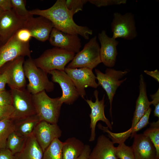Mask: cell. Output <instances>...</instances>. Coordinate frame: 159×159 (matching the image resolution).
Returning a JSON list of instances; mask_svg holds the SVG:
<instances>
[{
	"mask_svg": "<svg viewBox=\"0 0 159 159\" xmlns=\"http://www.w3.org/2000/svg\"><path fill=\"white\" fill-rule=\"evenodd\" d=\"M32 15L44 16L52 23L54 27L64 32L80 35L86 39L93 33L92 30L86 26L77 24L73 15L67 9L65 0H57L51 7L41 10L35 9L29 11Z\"/></svg>",
	"mask_w": 159,
	"mask_h": 159,
	"instance_id": "6da1fadb",
	"label": "cell"
},
{
	"mask_svg": "<svg viewBox=\"0 0 159 159\" xmlns=\"http://www.w3.org/2000/svg\"><path fill=\"white\" fill-rule=\"evenodd\" d=\"M32 99L36 114L40 121L57 124L62 103L59 97L52 98L45 90L32 95Z\"/></svg>",
	"mask_w": 159,
	"mask_h": 159,
	"instance_id": "7a4b0ae2",
	"label": "cell"
},
{
	"mask_svg": "<svg viewBox=\"0 0 159 159\" xmlns=\"http://www.w3.org/2000/svg\"><path fill=\"white\" fill-rule=\"evenodd\" d=\"M75 55L74 53L54 47L45 50L34 61L38 67L48 74L54 70L64 71L65 66Z\"/></svg>",
	"mask_w": 159,
	"mask_h": 159,
	"instance_id": "3957f363",
	"label": "cell"
},
{
	"mask_svg": "<svg viewBox=\"0 0 159 159\" xmlns=\"http://www.w3.org/2000/svg\"><path fill=\"white\" fill-rule=\"evenodd\" d=\"M23 67L29 81L26 90L30 94H35L44 90L47 92L54 90L53 82L49 80L47 74L36 66L31 57L24 61Z\"/></svg>",
	"mask_w": 159,
	"mask_h": 159,
	"instance_id": "277c9868",
	"label": "cell"
},
{
	"mask_svg": "<svg viewBox=\"0 0 159 159\" xmlns=\"http://www.w3.org/2000/svg\"><path fill=\"white\" fill-rule=\"evenodd\" d=\"M100 48L97 37L95 36L85 44L82 50L75 55L66 67L87 68L93 69L101 63Z\"/></svg>",
	"mask_w": 159,
	"mask_h": 159,
	"instance_id": "5b68a950",
	"label": "cell"
},
{
	"mask_svg": "<svg viewBox=\"0 0 159 159\" xmlns=\"http://www.w3.org/2000/svg\"><path fill=\"white\" fill-rule=\"evenodd\" d=\"M96 79L99 85L101 86L106 92L110 104V112L112 118V103L113 97L118 88L127 78L120 80L128 73L127 70L123 71L117 70L113 69L107 68L105 73L99 69H95Z\"/></svg>",
	"mask_w": 159,
	"mask_h": 159,
	"instance_id": "8992f818",
	"label": "cell"
},
{
	"mask_svg": "<svg viewBox=\"0 0 159 159\" xmlns=\"http://www.w3.org/2000/svg\"><path fill=\"white\" fill-rule=\"evenodd\" d=\"M14 111L11 118L14 120L36 114L32 95L26 89L11 88Z\"/></svg>",
	"mask_w": 159,
	"mask_h": 159,
	"instance_id": "52a82bcc",
	"label": "cell"
},
{
	"mask_svg": "<svg viewBox=\"0 0 159 159\" xmlns=\"http://www.w3.org/2000/svg\"><path fill=\"white\" fill-rule=\"evenodd\" d=\"M113 16L111 24L113 38L116 39L120 38L131 40L137 37V32L133 14L127 13L122 14L115 12L113 14Z\"/></svg>",
	"mask_w": 159,
	"mask_h": 159,
	"instance_id": "ba28073f",
	"label": "cell"
},
{
	"mask_svg": "<svg viewBox=\"0 0 159 159\" xmlns=\"http://www.w3.org/2000/svg\"><path fill=\"white\" fill-rule=\"evenodd\" d=\"M31 53L29 43L21 42L15 34L0 45V70L5 64L18 57H31Z\"/></svg>",
	"mask_w": 159,
	"mask_h": 159,
	"instance_id": "9c48e42d",
	"label": "cell"
},
{
	"mask_svg": "<svg viewBox=\"0 0 159 159\" xmlns=\"http://www.w3.org/2000/svg\"><path fill=\"white\" fill-rule=\"evenodd\" d=\"M64 71L73 82L80 96L82 98H84L86 94V88L90 87L96 88L99 86L96 81V77L92 69L66 67Z\"/></svg>",
	"mask_w": 159,
	"mask_h": 159,
	"instance_id": "30bf717a",
	"label": "cell"
},
{
	"mask_svg": "<svg viewBox=\"0 0 159 159\" xmlns=\"http://www.w3.org/2000/svg\"><path fill=\"white\" fill-rule=\"evenodd\" d=\"M52 75V81L57 83L62 91L59 100L62 103L73 104L80 96L75 86L69 77L64 71L53 70L49 73Z\"/></svg>",
	"mask_w": 159,
	"mask_h": 159,
	"instance_id": "8fae6325",
	"label": "cell"
},
{
	"mask_svg": "<svg viewBox=\"0 0 159 159\" xmlns=\"http://www.w3.org/2000/svg\"><path fill=\"white\" fill-rule=\"evenodd\" d=\"M26 19L19 16L12 9L4 11L0 16V40L6 42L19 29L24 28Z\"/></svg>",
	"mask_w": 159,
	"mask_h": 159,
	"instance_id": "7c38bea8",
	"label": "cell"
},
{
	"mask_svg": "<svg viewBox=\"0 0 159 159\" xmlns=\"http://www.w3.org/2000/svg\"><path fill=\"white\" fill-rule=\"evenodd\" d=\"M49 40L50 44L55 47L75 54L80 51L82 47L78 35L64 33L54 27L51 32Z\"/></svg>",
	"mask_w": 159,
	"mask_h": 159,
	"instance_id": "4fadbf2b",
	"label": "cell"
},
{
	"mask_svg": "<svg viewBox=\"0 0 159 159\" xmlns=\"http://www.w3.org/2000/svg\"><path fill=\"white\" fill-rule=\"evenodd\" d=\"M99 92L95 90L94 95L95 98V101L93 102L91 99L85 100V101L90 106L91 112L90 115V128L91 129V134L89 140L90 142L95 140V128L97 122L101 121L104 122L107 127L112 130V124L105 117L104 112L105 105H104L105 95H103L102 99L99 100L98 98Z\"/></svg>",
	"mask_w": 159,
	"mask_h": 159,
	"instance_id": "5bb4252c",
	"label": "cell"
},
{
	"mask_svg": "<svg viewBox=\"0 0 159 159\" xmlns=\"http://www.w3.org/2000/svg\"><path fill=\"white\" fill-rule=\"evenodd\" d=\"M33 133L44 152L54 139L61 137L62 131L57 124L42 121Z\"/></svg>",
	"mask_w": 159,
	"mask_h": 159,
	"instance_id": "9a60e30c",
	"label": "cell"
},
{
	"mask_svg": "<svg viewBox=\"0 0 159 159\" xmlns=\"http://www.w3.org/2000/svg\"><path fill=\"white\" fill-rule=\"evenodd\" d=\"M24 57H20L5 64L1 68L7 72L10 88L24 89L26 86L23 64Z\"/></svg>",
	"mask_w": 159,
	"mask_h": 159,
	"instance_id": "2e32d148",
	"label": "cell"
},
{
	"mask_svg": "<svg viewBox=\"0 0 159 159\" xmlns=\"http://www.w3.org/2000/svg\"><path fill=\"white\" fill-rule=\"evenodd\" d=\"M53 27L52 22L47 18L42 16L34 17L32 15L26 20L24 28L29 30L32 37L44 42L49 39Z\"/></svg>",
	"mask_w": 159,
	"mask_h": 159,
	"instance_id": "e0dca14e",
	"label": "cell"
},
{
	"mask_svg": "<svg viewBox=\"0 0 159 159\" xmlns=\"http://www.w3.org/2000/svg\"><path fill=\"white\" fill-rule=\"evenodd\" d=\"M98 37L101 45L100 56L101 63L109 67H114L118 54L117 47L118 41L112 37L108 36L105 30L99 33Z\"/></svg>",
	"mask_w": 159,
	"mask_h": 159,
	"instance_id": "ac0fdd59",
	"label": "cell"
},
{
	"mask_svg": "<svg viewBox=\"0 0 159 159\" xmlns=\"http://www.w3.org/2000/svg\"><path fill=\"white\" fill-rule=\"evenodd\" d=\"M131 148L135 159H156L155 148L150 139L143 134L136 133Z\"/></svg>",
	"mask_w": 159,
	"mask_h": 159,
	"instance_id": "d6986e66",
	"label": "cell"
},
{
	"mask_svg": "<svg viewBox=\"0 0 159 159\" xmlns=\"http://www.w3.org/2000/svg\"><path fill=\"white\" fill-rule=\"evenodd\" d=\"M151 108L150 107L145 114L141 118L137 124L133 127L124 132L114 133L111 132L107 127L100 125L99 128L105 132H107L112 141L114 144H119L124 143L125 140L130 136L131 138L133 137L137 132L149 124V117L151 111Z\"/></svg>",
	"mask_w": 159,
	"mask_h": 159,
	"instance_id": "ffe728a7",
	"label": "cell"
},
{
	"mask_svg": "<svg viewBox=\"0 0 159 159\" xmlns=\"http://www.w3.org/2000/svg\"><path fill=\"white\" fill-rule=\"evenodd\" d=\"M114 144L105 135H100L88 159H118L116 155V147Z\"/></svg>",
	"mask_w": 159,
	"mask_h": 159,
	"instance_id": "44dd1931",
	"label": "cell"
},
{
	"mask_svg": "<svg viewBox=\"0 0 159 159\" xmlns=\"http://www.w3.org/2000/svg\"><path fill=\"white\" fill-rule=\"evenodd\" d=\"M139 95L136 100L135 109L131 128L134 127L145 114L151 105L148 99L146 85L142 74L140 76Z\"/></svg>",
	"mask_w": 159,
	"mask_h": 159,
	"instance_id": "7402d4cb",
	"label": "cell"
},
{
	"mask_svg": "<svg viewBox=\"0 0 159 159\" xmlns=\"http://www.w3.org/2000/svg\"><path fill=\"white\" fill-rule=\"evenodd\" d=\"M43 152L32 133L27 137L21 150L14 154L15 159H42Z\"/></svg>",
	"mask_w": 159,
	"mask_h": 159,
	"instance_id": "603a6c76",
	"label": "cell"
},
{
	"mask_svg": "<svg viewBox=\"0 0 159 159\" xmlns=\"http://www.w3.org/2000/svg\"><path fill=\"white\" fill-rule=\"evenodd\" d=\"M85 145L80 140L73 137L63 142V159H77L82 153Z\"/></svg>",
	"mask_w": 159,
	"mask_h": 159,
	"instance_id": "cb8c5ba5",
	"label": "cell"
},
{
	"mask_svg": "<svg viewBox=\"0 0 159 159\" xmlns=\"http://www.w3.org/2000/svg\"><path fill=\"white\" fill-rule=\"evenodd\" d=\"M14 121L15 131L26 138L33 133L40 120L35 114Z\"/></svg>",
	"mask_w": 159,
	"mask_h": 159,
	"instance_id": "d4e9b609",
	"label": "cell"
},
{
	"mask_svg": "<svg viewBox=\"0 0 159 159\" xmlns=\"http://www.w3.org/2000/svg\"><path fill=\"white\" fill-rule=\"evenodd\" d=\"M15 129L14 121L11 118L0 121V149L6 148L7 139Z\"/></svg>",
	"mask_w": 159,
	"mask_h": 159,
	"instance_id": "484cf974",
	"label": "cell"
},
{
	"mask_svg": "<svg viewBox=\"0 0 159 159\" xmlns=\"http://www.w3.org/2000/svg\"><path fill=\"white\" fill-rule=\"evenodd\" d=\"M26 138L14 131L10 134L7 139L6 148L14 155L21 150Z\"/></svg>",
	"mask_w": 159,
	"mask_h": 159,
	"instance_id": "4316f807",
	"label": "cell"
},
{
	"mask_svg": "<svg viewBox=\"0 0 159 159\" xmlns=\"http://www.w3.org/2000/svg\"><path fill=\"white\" fill-rule=\"evenodd\" d=\"M63 144L59 138L54 139L43 152L42 159H63Z\"/></svg>",
	"mask_w": 159,
	"mask_h": 159,
	"instance_id": "83f0119b",
	"label": "cell"
},
{
	"mask_svg": "<svg viewBox=\"0 0 159 159\" xmlns=\"http://www.w3.org/2000/svg\"><path fill=\"white\" fill-rule=\"evenodd\" d=\"M153 144L156 152V159H159V119L150 124V127L143 132Z\"/></svg>",
	"mask_w": 159,
	"mask_h": 159,
	"instance_id": "f1b7e54d",
	"label": "cell"
},
{
	"mask_svg": "<svg viewBox=\"0 0 159 159\" xmlns=\"http://www.w3.org/2000/svg\"><path fill=\"white\" fill-rule=\"evenodd\" d=\"M12 8L20 17L26 19L32 15L26 7V1L24 0H11Z\"/></svg>",
	"mask_w": 159,
	"mask_h": 159,
	"instance_id": "f546056e",
	"label": "cell"
},
{
	"mask_svg": "<svg viewBox=\"0 0 159 159\" xmlns=\"http://www.w3.org/2000/svg\"><path fill=\"white\" fill-rule=\"evenodd\" d=\"M116 155L117 159H135L131 147L126 145L124 143L116 147Z\"/></svg>",
	"mask_w": 159,
	"mask_h": 159,
	"instance_id": "4dcf8cb0",
	"label": "cell"
},
{
	"mask_svg": "<svg viewBox=\"0 0 159 159\" xmlns=\"http://www.w3.org/2000/svg\"><path fill=\"white\" fill-rule=\"evenodd\" d=\"M87 2V0H66L67 9L73 15L79 11H82L84 5Z\"/></svg>",
	"mask_w": 159,
	"mask_h": 159,
	"instance_id": "1f68e13d",
	"label": "cell"
},
{
	"mask_svg": "<svg viewBox=\"0 0 159 159\" xmlns=\"http://www.w3.org/2000/svg\"><path fill=\"white\" fill-rule=\"evenodd\" d=\"M88 2L99 7L112 5L125 4L126 0H88Z\"/></svg>",
	"mask_w": 159,
	"mask_h": 159,
	"instance_id": "d6a6232c",
	"label": "cell"
},
{
	"mask_svg": "<svg viewBox=\"0 0 159 159\" xmlns=\"http://www.w3.org/2000/svg\"><path fill=\"white\" fill-rule=\"evenodd\" d=\"M12 98L11 93L6 90L0 92V106H12Z\"/></svg>",
	"mask_w": 159,
	"mask_h": 159,
	"instance_id": "836d02e7",
	"label": "cell"
},
{
	"mask_svg": "<svg viewBox=\"0 0 159 159\" xmlns=\"http://www.w3.org/2000/svg\"><path fill=\"white\" fill-rule=\"evenodd\" d=\"M15 34L18 40L24 43H29L30 39L32 37L29 30L25 28L19 29Z\"/></svg>",
	"mask_w": 159,
	"mask_h": 159,
	"instance_id": "e575fe53",
	"label": "cell"
},
{
	"mask_svg": "<svg viewBox=\"0 0 159 159\" xmlns=\"http://www.w3.org/2000/svg\"><path fill=\"white\" fill-rule=\"evenodd\" d=\"M152 100L150 102L151 105H153L155 107L154 115L159 118V89L154 94L150 95Z\"/></svg>",
	"mask_w": 159,
	"mask_h": 159,
	"instance_id": "d590c367",
	"label": "cell"
},
{
	"mask_svg": "<svg viewBox=\"0 0 159 159\" xmlns=\"http://www.w3.org/2000/svg\"><path fill=\"white\" fill-rule=\"evenodd\" d=\"M13 111L12 106H0V121L10 118Z\"/></svg>",
	"mask_w": 159,
	"mask_h": 159,
	"instance_id": "8d00e7d4",
	"label": "cell"
},
{
	"mask_svg": "<svg viewBox=\"0 0 159 159\" xmlns=\"http://www.w3.org/2000/svg\"><path fill=\"white\" fill-rule=\"evenodd\" d=\"M0 72V92L5 90V86L8 84V78L6 72L1 68Z\"/></svg>",
	"mask_w": 159,
	"mask_h": 159,
	"instance_id": "74e56055",
	"label": "cell"
},
{
	"mask_svg": "<svg viewBox=\"0 0 159 159\" xmlns=\"http://www.w3.org/2000/svg\"><path fill=\"white\" fill-rule=\"evenodd\" d=\"M0 159H15L14 155L6 148L0 149Z\"/></svg>",
	"mask_w": 159,
	"mask_h": 159,
	"instance_id": "f35d334b",
	"label": "cell"
},
{
	"mask_svg": "<svg viewBox=\"0 0 159 159\" xmlns=\"http://www.w3.org/2000/svg\"><path fill=\"white\" fill-rule=\"evenodd\" d=\"M0 7L4 11L11 10L12 9L11 0H0Z\"/></svg>",
	"mask_w": 159,
	"mask_h": 159,
	"instance_id": "ab89813d",
	"label": "cell"
},
{
	"mask_svg": "<svg viewBox=\"0 0 159 159\" xmlns=\"http://www.w3.org/2000/svg\"><path fill=\"white\" fill-rule=\"evenodd\" d=\"M91 150L90 146L85 145L84 150L77 159H88Z\"/></svg>",
	"mask_w": 159,
	"mask_h": 159,
	"instance_id": "60d3db41",
	"label": "cell"
},
{
	"mask_svg": "<svg viewBox=\"0 0 159 159\" xmlns=\"http://www.w3.org/2000/svg\"><path fill=\"white\" fill-rule=\"evenodd\" d=\"M144 72L147 74L154 78L158 82H159V72L157 69L154 71H149L145 70Z\"/></svg>",
	"mask_w": 159,
	"mask_h": 159,
	"instance_id": "b9f144b4",
	"label": "cell"
},
{
	"mask_svg": "<svg viewBox=\"0 0 159 159\" xmlns=\"http://www.w3.org/2000/svg\"><path fill=\"white\" fill-rule=\"evenodd\" d=\"M4 11L0 7V16Z\"/></svg>",
	"mask_w": 159,
	"mask_h": 159,
	"instance_id": "7bdbcfd3",
	"label": "cell"
},
{
	"mask_svg": "<svg viewBox=\"0 0 159 159\" xmlns=\"http://www.w3.org/2000/svg\"><path fill=\"white\" fill-rule=\"evenodd\" d=\"M1 44V40H0V45Z\"/></svg>",
	"mask_w": 159,
	"mask_h": 159,
	"instance_id": "ee69618b",
	"label": "cell"
}]
</instances>
